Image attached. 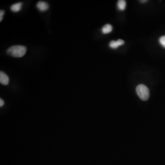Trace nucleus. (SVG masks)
<instances>
[{
	"label": "nucleus",
	"mask_w": 165,
	"mask_h": 165,
	"mask_svg": "<svg viewBox=\"0 0 165 165\" xmlns=\"http://www.w3.org/2000/svg\"><path fill=\"white\" fill-rule=\"evenodd\" d=\"M27 48L25 46L16 45L10 47L7 51V54L14 57H21L25 54Z\"/></svg>",
	"instance_id": "obj_1"
},
{
	"label": "nucleus",
	"mask_w": 165,
	"mask_h": 165,
	"mask_svg": "<svg viewBox=\"0 0 165 165\" xmlns=\"http://www.w3.org/2000/svg\"><path fill=\"white\" fill-rule=\"evenodd\" d=\"M136 92L140 98L144 101H146L149 98V90L144 84H140L137 86L136 88Z\"/></svg>",
	"instance_id": "obj_2"
},
{
	"label": "nucleus",
	"mask_w": 165,
	"mask_h": 165,
	"mask_svg": "<svg viewBox=\"0 0 165 165\" xmlns=\"http://www.w3.org/2000/svg\"><path fill=\"white\" fill-rule=\"evenodd\" d=\"M37 8L41 11H44L49 9L48 4L44 1H39L36 5Z\"/></svg>",
	"instance_id": "obj_3"
},
{
	"label": "nucleus",
	"mask_w": 165,
	"mask_h": 165,
	"mask_svg": "<svg viewBox=\"0 0 165 165\" xmlns=\"http://www.w3.org/2000/svg\"><path fill=\"white\" fill-rule=\"evenodd\" d=\"M9 82V78L7 74L3 71L0 72V82L3 85H7Z\"/></svg>",
	"instance_id": "obj_4"
},
{
	"label": "nucleus",
	"mask_w": 165,
	"mask_h": 165,
	"mask_svg": "<svg viewBox=\"0 0 165 165\" xmlns=\"http://www.w3.org/2000/svg\"><path fill=\"white\" fill-rule=\"evenodd\" d=\"M124 44V41H123L122 40H118L117 41H112L110 42L109 44V46L110 47L113 49H116L119 47V46L123 45Z\"/></svg>",
	"instance_id": "obj_5"
},
{
	"label": "nucleus",
	"mask_w": 165,
	"mask_h": 165,
	"mask_svg": "<svg viewBox=\"0 0 165 165\" xmlns=\"http://www.w3.org/2000/svg\"><path fill=\"white\" fill-rule=\"evenodd\" d=\"M22 3L19 2L14 4L11 7V10L13 12H18L21 10L22 8Z\"/></svg>",
	"instance_id": "obj_6"
},
{
	"label": "nucleus",
	"mask_w": 165,
	"mask_h": 165,
	"mask_svg": "<svg viewBox=\"0 0 165 165\" xmlns=\"http://www.w3.org/2000/svg\"><path fill=\"white\" fill-rule=\"evenodd\" d=\"M113 28L112 26L110 24H107L104 26L102 29V32L104 34L109 33L113 30Z\"/></svg>",
	"instance_id": "obj_7"
},
{
	"label": "nucleus",
	"mask_w": 165,
	"mask_h": 165,
	"mask_svg": "<svg viewBox=\"0 0 165 165\" xmlns=\"http://www.w3.org/2000/svg\"><path fill=\"white\" fill-rule=\"evenodd\" d=\"M126 6V2L124 0H119L118 1V7L120 10H124Z\"/></svg>",
	"instance_id": "obj_8"
},
{
	"label": "nucleus",
	"mask_w": 165,
	"mask_h": 165,
	"mask_svg": "<svg viewBox=\"0 0 165 165\" xmlns=\"http://www.w3.org/2000/svg\"><path fill=\"white\" fill-rule=\"evenodd\" d=\"M159 42L160 44L165 48V35L162 36L159 39Z\"/></svg>",
	"instance_id": "obj_9"
},
{
	"label": "nucleus",
	"mask_w": 165,
	"mask_h": 165,
	"mask_svg": "<svg viewBox=\"0 0 165 165\" xmlns=\"http://www.w3.org/2000/svg\"><path fill=\"white\" fill-rule=\"evenodd\" d=\"M4 104V101L1 98L0 99V106H2Z\"/></svg>",
	"instance_id": "obj_10"
},
{
	"label": "nucleus",
	"mask_w": 165,
	"mask_h": 165,
	"mask_svg": "<svg viewBox=\"0 0 165 165\" xmlns=\"http://www.w3.org/2000/svg\"><path fill=\"white\" fill-rule=\"evenodd\" d=\"M5 14V11L3 10H1L0 11V17H3V15Z\"/></svg>",
	"instance_id": "obj_11"
},
{
	"label": "nucleus",
	"mask_w": 165,
	"mask_h": 165,
	"mask_svg": "<svg viewBox=\"0 0 165 165\" xmlns=\"http://www.w3.org/2000/svg\"><path fill=\"white\" fill-rule=\"evenodd\" d=\"M140 2H141L144 3L147 2V1H146V0H145H145H144V1H140Z\"/></svg>",
	"instance_id": "obj_12"
}]
</instances>
